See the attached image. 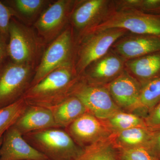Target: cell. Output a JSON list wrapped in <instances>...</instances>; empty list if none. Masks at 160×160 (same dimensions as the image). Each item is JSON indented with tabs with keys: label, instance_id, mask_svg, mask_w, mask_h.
I'll use <instances>...</instances> for the list:
<instances>
[{
	"label": "cell",
	"instance_id": "cell-19",
	"mask_svg": "<svg viewBox=\"0 0 160 160\" xmlns=\"http://www.w3.org/2000/svg\"><path fill=\"white\" fill-rule=\"evenodd\" d=\"M156 132L148 127L132 128L119 132L117 142L122 148L144 147L149 149Z\"/></svg>",
	"mask_w": 160,
	"mask_h": 160
},
{
	"label": "cell",
	"instance_id": "cell-20",
	"mask_svg": "<svg viewBox=\"0 0 160 160\" xmlns=\"http://www.w3.org/2000/svg\"><path fill=\"white\" fill-rule=\"evenodd\" d=\"M22 98L9 106L0 108V139L16 122L27 107Z\"/></svg>",
	"mask_w": 160,
	"mask_h": 160
},
{
	"label": "cell",
	"instance_id": "cell-8",
	"mask_svg": "<svg viewBox=\"0 0 160 160\" xmlns=\"http://www.w3.org/2000/svg\"><path fill=\"white\" fill-rule=\"evenodd\" d=\"M9 37L7 54L12 62L33 66L39 53L40 44L31 30L15 21H11Z\"/></svg>",
	"mask_w": 160,
	"mask_h": 160
},
{
	"label": "cell",
	"instance_id": "cell-15",
	"mask_svg": "<svg viewBox=\"0 0 160 160\" xmlns=\"http://www.w3.org/2000/svg\"><path fill=\"white\" fill-rule=\"evenodd\" d=\"M13 126L22 135L38 130L58 128L50 109L28 105Z\"/></svg>",
	"mask_w": 160,
	"mask_h": 160
},
{
	"label": "cell",
	"instance_id": "cell-28",
	"mask_svg": "<svg viewBox=\"0 0 160 160\" xmlns=\"http://www.w3.org/2000/svg\"><path fill=\"white\" fill-rule=\"evenodd\" d=\"M144 119L148 128L154 131L160 130V102Z\"/></svg>",
	"mask_w": 160,
	"mask_h": 160
},
{
	"label": "cell",
	"instance_id": "cell-16",
	"mask_svg": "<svg viewBox=\"0 0 160 160\" xmlns=\"http://www.w3.org/2000/svg\"><path fill=\"white\" fill-rule=\"evenodd\" d=\"M126 60L110 49L106 55L93 62L85 70L87 78L100 82L115 78L124 70Z\"/></svg>",
	"mask_w": 160,
	"mask_h": 160
},
{
	"label": "cell",
	"instance_id": "cell-17",
	"mask_svg": "<svg viewBox=\"0 0 160 160\" xmlns=\"http://www.w3.org/2000/svg\"><path fill=\"white\" fill-rule=\"evenodd\" d=\"M125 67L144 85L160 76V51L127 60Z\"/></svg>",
	"mask_w": 160,
	"mask_h": 160
},
{
	"label": "cell",
	"instance_id": "cell-7",
	"mask_svg": "<svg viewBox=\"0 0 160 160\" xmlns=\"http://www.w3.org/2000/svg\"><path fill=\"white\" fill-rule=\"evenodd\" d=\"M72 95L78 98L87 112L99 119L108 120L120 111L108 90L92 83H78Z\"/></svg>",
	"mask_w": 160,
	"mask_h": 160
},
{
	"label": "cell",
	"instance_id": "cell-1",
	"mask_svg": "<svg viewBox=\"0 0 160 160\" xmlns=\"http://www.w3.org/2000/svg\"><path fill=\"white\" fill-rule=\"evenodd\" d=\"M78 77L73 65L62 66L30 87L22 98L27 105L50 109L72 96Z\"/></svg>",
	"mask_w": 160,
	"mask_h": 160
},
{
	"label": "cell",
	"instance_id": "cell-5",
	"mask_svg": "<svg viewBox=\"0 0 160 160\" xmlns=\"http://www.w3.org/2000/svg\"><path fill=\"white\" fill-rule=\"evenodd\" d=\"M74 50L72 29L68 27L53 40L44 52L35 71L30 87L58 68L73 65Z\"/></svg>",
	"mask_w": 160,
	"mask_h": 160
},
{
	"label": "cell",
	"instance_id": "cell-2",
	"mask_svg": "<svg viewBox=\"0 0 160 160\" xmlns=\"http://www.w3.org/2000/svg\"><path fill=\"white\" fill-rule=\"evenodd\" d=\"M23 136L31 146L49 160H76L83 151L62 128L38 130Z\"/></svg>",
	"mask_w": 160,
	"mask_h": 160
},
{
	"label": "cell",
	"instance_id": "cell-29",
	"mask_svg": "<svg viewBox=\"0 0 160 160\" xmlns=\"http://www.w3.org/2000/svg\"><path fill=\"white\" fill-rule=\"evenodd\" d=\"M149 149L152 154L160 160V130L156 132L149 145Z\"/></svg>",
	"mask_w": 160,
	"mask_h": 160
},
{
	"label": "cell",
	"instance_id": "cell-18",
	"mask_svg": "<svg viewBox=\"0 0 160 160\" xmlns=\"http://www.w3.org/2000/svg\"><path fill=\"white\" fill-rule=\"evenodd\" d=\"M58 128H66L87 112L86 107L78 98L71 96L50 108Z\"/></svg>",
	"mask_w": 160,
	"mask_h": 160
},
{
	"label": "cell",
	"instance_id": "cell-24",
	"mask_svg": "<svg viewBox=\"0 0 160 160\" xmlns=\"http://www.w3.org/2000/svg\"><path fill=\"white\" fill-rule=\"evenodd\" d=\"M108 120L110 126L119 132L136 127H147L144 119L135 114L121 111Z\"/></svg>",
	"mask_w": 160,
	"mask_h": 160
},
{
	"label": "cell",
	"instance_id": "cell-27",
	"mask_svg": "<svg viewBox=\"0 0 160 160\" xmlns=\"http://www.w3.org/2000/svg\"><path fill=\"white\" fill-rule=\"evenodd\" d=\"M14 11L0 2V33L6 39L9 36V29Z\"/></svg>",
	"mask_w": 160,
	"mask_h": 160
},
{
	"label": "cell",
	"instance_id": "cell-23",
	"mask_svg": "<svg viewBox=\"0 0 160 160\" xmlns=\"http://www.w3.org/2000/svg\"><path fill=\"white\" fill-rule=\"evenodd\" d=\"M116 9H132L160 15V0H123L114 1Z\"/></svg>",
	"mask_w": 160,
	"mask_h": 160
},
{
	"label": "cell",
	"instance_id": "cell-6",
	"mask_svg": "<svg viewBox=\"0 0 160 160\" xmlns=\"http://www.w3.org/2000/svg\"><path fill=\"white\" fill-rule=\"evenodd\" d=\"M33 66L9 63L0 70V108L21 98L30 88Z\"/></svg>",
	"mask_w": 160,
	"mask_h": 160
},
{
	"label": "cell",
	"instance_id": "cell-21",
	"mask_svg": "<svg viewBox=\"0 0 160 160\" xmlns=\"http://www.w3.org/2000/svg\"><path fill=\"white\" fill-rule=\"evenodd\" d=\"M160 102V76L142 85L139 109L149 114Z\"/></svg>",
	"mask_w": 160,
	"mask_h": 160
},
{
	"label": "cell",
	"instance_id": "cell-11",
	"mask_svg": "<svg viewBox=\"0 0 160 160\" xmlns=\"http://www.w3.org/2000/svg\"><path fill=\"white\" fill-rule=\"evenodd\" d=\"M111 49L126 61L141 57L160 51V36L127 34L118 40Z\"/></svg>",
	"mask_w": 160,
	"mask_h": 160
},
{
	"label": "cell",
	"instance_id": "cell-26",
	"mask_svg": "<svg viewBox=\"0 0 160 160\" xmlns=\"http://www.w3.org/2000/svg\"><path fill=\"white\" fill-rule=\"evenodd\" d=\"M15 7L21 14L31 16L37 13L47 3L44 0H16Z\"/></svg>",
	"mask_w": 160,
	"mask_h": 160
},
{
	"label": "cell",
	"instance_id": "cell-31",
	"mask_svg": "<svg viewBox=\"0 0 160 160\" xmlns=\"http://www.w3.org/2000/svg\"><path fill=\"white\" fill-rule=\"evenodd\" d=\"M2 138L0 139V148H1V145H2Z\"/></svg>",
	"mask_w": 160,
	"mask_h": 160
},
{
	"label": "cell",
	"instance_id": "cell-13",
	"mask_svg": "<svg viewBox=\"0 0 160 160\" xmlns=\"http://www.w3.org/2000/svg\"><path fill=\"white\" fill-rule=\"evenodd\" d=\"M75 142L84 149L101 140L107 134L99 119L86 112L65 129Z\"/></svg>",
	"mask_w": 160,
	"mask_h": 160
},
{
	"label": "cell",
	"instance_id": "cell-3",
	"mask_svg": "<svg viewBox=\"0 0 160 160\" xmlns=\"http://www.w3.org/2000/svg\"><path fill=\"white\" fill-rule=\"evenodd\" d=\"M129 33L122 29H110L81 35L74 52L73 66L78 76L95 61L106 55L118 40Z\"/></svg>",
	"mask_w": 160,
	"mask_h": 160
},
{
	"label": "cell",
	"instance_id": "cell-12",
	"mask_svg": "<svg viewBox=\"0 0 160 160\" xmlns=\"http://www.w3.org/2000/svg\"><path fill=\"white\" fill-rule=\"evenodd\" d=\"M0 160H49L29 144L14 126L2 137Z\"/></svg>",
	"mask_w": 160,
	"mask_h": 160
},
{
	"label": "cell",
	"instance_id": "cell-10",
	"mask_svg": "<svg viewBox=\"0 0 160 160\" xmlns=\"http://www.w3.org/2000/svg\"><path fill=\"white\" fill-rule=\"evenodd\" d=\"M74 6L70 18L73 27L81 35L101 22L115 8L114 2L107 0L81 1Z\"/></svg>",
	"mask_w": 160,
	"mask_h": 160
},
{
	"label": "cell",
	"instance_id": "cell-30",
	"mask_svg": "<svg viewBox=\"0 0 160 160\" xmlns=\"http://www.w3.org/2000/svg\"><path fill=\"white\" fill-rule=\"evenodd\" d=\"M7 46L5 38L0 33V65L7 54Z\"/></svg>",
	"mask_w": 160,
	"mask_h": 160
},
{
	"label": "cell",
	"instance_id": "cell-4",
	"mask_svg": "<svg viewBox=\"0 0 160 160\" xmlns=\"http://www.w3.org/2000/svg\"><path fill=\"white\" fill-rule=\"evenodd\" d=\"M116 28L134 34L160 36V15L132 9H114L101 22L83 34Z\"/></svg>",
	"mask_w": 160,
	"mask_h": 160
},
{
	"label": "cell",
	"instance_id": "cell-25",
	"mask_svg": "<svg viewBox=\"0 0 160 160\" xmlns=\"http://www.w3.org/2000/svg\"><path fill=\"white\" fill-rule=\"evenodd\" d=\"M120 157L122 160H160L144 147L122 148Z\"/></svg>",
	"mask_w": 160,
	"mask_h": 160
},
{
	"label": "cell",
	"instance_id": "cell-14",
	"mask_svg": "<svg viewBox=\"0 0 160 160\" xmlns=\"http://www.w3.org/2000/svg\"><path fill=\"white\" fill-rule=\"evenodd\" d=\"M142 84L124 70L109 84L108 90L114 102L123 108L139 109Z\"/></svg>",
	"mask_w": 160,
	"mask_h": 160
},
{
	"label": "cell",
	"instance_id": "cell-22",
	"mask_svg": "<svg viewBox=\"0 0 160 160\" xmlns=\"http://www.w3.org/2000/svg\"><path fill=\"white\" fill-rule=\"evenodd\" d=\"M76 160H118V159L110 145L99 140L84 148Z\"/></svg>",
	"mask_w": 160,
	"mask_h": 160
},
{
	"label": "cell",
	"instance_id": "cell-9",
	"mask_svg": "<svg viewBox=\"0 0 160 160\" xmlns=\"http://www.w3.org/2000/svg\"><path fill=\"white\" fill-rule=\"evenodd\" d=\"M75 3V1L58 0L43 12L35 27L44 39L53 40L64 31Z\"/></svg>",
	"mask_w": 160,
	"mask_h": 160
}]
</instances>
